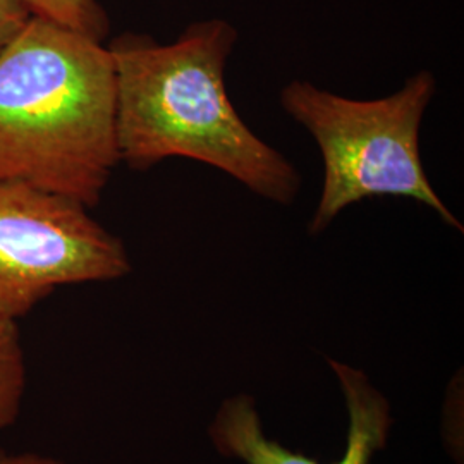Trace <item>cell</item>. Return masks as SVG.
I'll use <instances>...</instances> for the list:
<instances>
[{"label":"cell","mask_w":464,"mask_h":464,"mask_svg":"<svg viewBox=\"0 0 464 464\" xmlns=\"http://www.w3.org/2000/svg\"><path fill=\"white\" fill-rule=\"evenodd\" d=\"M236 42L226 19L195 21L170 45L147 34L112 40L121 162L145 172L183 157L291 205L301 188L298 169L249 130L229 99L226 66Z\"/></svg>","instance_id":"1"},{"label":"cell","mask_w":464,"mask_h":464,"mask_svg":"<svg viewBox=\"0 0 464 464\" xmlns=\"http://www.w3.org/2000/svg\"><path fill=\"white\" fill-rule=\"evenodd\" d=\"M437 90L430 71H420L396 93L354 100L295 80L282 88L281 107L301 124L322 153L324 183L308 231H325L351 205L377 197H402L427 205L463 231L437 195L420 155V128Z\"/></svg>","instance_id":"3"},{"label":"cell","mask_w":464,"mask_h":464,"mask_svg":"<svg viewBox=\"0 0 464 464\" xmlns=\"http://www.w3.org/2000/svg\"><path fill=\"white\" fill-rule=\"evenodd\" d=\"M119 162L111 50L32 16L0 52V181L28 184L92 210Z\"/></svg>","instance_id":"2"},{"label":"cell","mask_w":464,"mask_h":464,"mask_svg":"<svg viewBox=\"0 0 464 464\" xmlns=\"http://www.w3.org/2000/svg\"><path fill=\"white\" fill-rule=\"evenodd\" d=\"M26 382L28 366L17 322L0 316V431L16 423Z\"/></svg>","instance_id":"6"},{"label":"cell","mask_w":464,"mask_h":464,"mask_svg":"<svg viewBox=\"0 0 464 464\" xmlns=\"http://www.w3.org/2000/svg\"><path fill=\"white\" fill-rule=\"evenodd\" d=\"M34 17H42L78 34L103 42L109 16L97 0H23Z\"/></svg>","instance_id":"7"},{"label":"cell","mask_w":464,"mask_h":464,"mask_svg":"<svg viewBox=\"0 0 464 464\" xmlns=\"http://www.w3.org/2000/svg\"><path fill=\"white\" fill-rule=\"evenodd\" d=\"M30 19L32 13L23 0H0V52L16 38Z\"/></svg>","instance_id":"8"},{"label":"cell","mask_w":464,"mask_h":464,"mask_svg":"<svg viewBox=\"0 0 464 464\" xmlns=\"http://www.w3.org/2000/svg\"><path fill=\"white\" fill-rule=\"evenodd\" d=\"M0 464H66L55 458H50L45 454L38 452H9L4 448H0Z\"/></svg>","instance_id":"9"},{"label":"cell","mask_w":464,"mask_h":464,"mask_svg":"<svg viewBox=\"0 0 464 464\" xmlns=\"http://www.w3.org/2000/svg\"><path fill=\"white\" fill-rule=\"evenodd\" d=\"M131 272L122 239L76 199L0 181V316L17 322L63 287Z\"/></svg>","instance_id":"4"},{"label":"cell","mask_w":464,"mask_h":464,"mask_svg":"<svg viewBox=\"0 0 464 464\" xmlns=\"http://www.w3.org/2000/svg\"><path fill=\"white\" fill-rule=\"evenodd\" d=\"M331 365L341 381L349 411L348 448L343 459L332 464H370L372 456L387 444L389 402L362 372L337 362ZM210 439L220 454L246 464H320L266 439L248 396H236L222 404L210 425Z\"/></svg>","instance_id":"5"}]
</instances>
